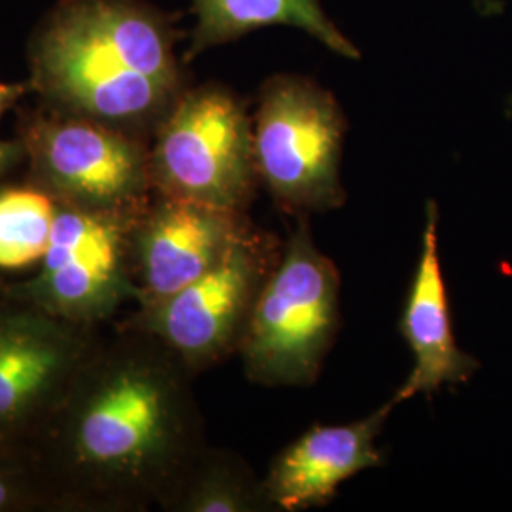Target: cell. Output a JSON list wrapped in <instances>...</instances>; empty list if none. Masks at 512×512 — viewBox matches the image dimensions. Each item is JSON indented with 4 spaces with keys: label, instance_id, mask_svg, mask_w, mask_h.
Returning <instances> with one entry per match:
<instances>
[{
    "label": "cell",
    "instance_id": "obj_6",
    "mask_svg": "<svg viewBox=\"0 0 512 512\" xmlns=\"http://www.w3.org/2000/svg\"><path fill=\"white\" fill-rule=\"evenodd\" d=\"M395 399L368 418L348 425H317L274 459L262 484L266 499L281 511L323 507L351 476L382 465L376 439Z\"/></svg>",
    "mask_w": 512,
    "mask_h": 512
},
{
    "label": "cell",
    "instance_id": "obj_17",
    "mask_svg": "<svg viewBox=\"0 0 512 512\" xmlns=\"http://www.w3.org/2000/svg\"><path fill=\"white\" fill-rule=\"evenodd\" d=\"M4 156H6V150H4V147L0 145V162H2V158H4Z\"/></svg>",
    "mask_w": 512,
    "mask_h": 512
},
{
    "label": "cell",
    "instance_id": "obj_8",
    "mask_svg": "<svg viewBox=\"0 0 512 512\" xmlns=\"http://www.w3.org/2000/svg\"><path fill=\"white\" fill-rule=\"evenodd\" d=\"M243 238L230 209L171 198L150 222L143 243L148 291L160 302L183 291Z\"/></svg>",
    "mask_w": 512,
    "mask_h": 512
},
{
    "label": "cell",
    "instance_id": "obj_15",
    "mask_svg": "<svg viewBox=\"0 0 512 512\" xmlns=\"http://www.w3.org/2000/svg\"><path fill=\"white\" fill-rule=\"evenodd\" d=\"M18 95L19 88H16V86L0 84V116H2L4 110L8 109V105H10Z\"/></svg>",
    "mask_w": 512,
    "mask_h": 512
},
{
    "label": "cell",
    "instance_id": "obj_16",
    "mask_svg": "<svg viewBox=\"0 0 512 512\" xmlns=\"http://www.w3.org/2000/svg\"><path fill=\"white\" fill-rule=\"evenodd\" d=\"M6 497H8V488L0 482V507L4 505V501H6Z\"/></svg>",
    "mask_w": 512,
    "mask_h": 512
},
{
    "label": "cell",
    "instance_id": "obj_5",
    "mask_svg": "<svg viewBox=\"0 0 512 512\" xmlns=\"http://www.w3.org/2000/svg\"><path fill=\"white\" fill-rule=\"evenodd\" d=\"M275 264L266 245L239 239L207 274L162 300L156 327L190 359L217 355L241 323L247 325L256 296Z\"/></svg>",
    "mask_w": 512,
    "mask_h": 512
},
{
    "label": "cell",
    "instance_id": "obj_11",
    "mask_svg": "<svg viewBox=\"0 0 512 512\" xmlns=\"http://www.w3.org/2000/svg\"><path fill=\"white\" fill-rule=\"evenodd\" d=\"M192 6L196 25L188 57L270 25L296 27L334 54L361 57L357 46L330 21L321 0H192Z\"/></svg>",
    "mask_w": 512,
    "mask_h": 512
},
{
    "label": "cell",
    "instance_id": "obj_7",
    "mask_svg": "<svg viewBox=\"0 0 512 512\" xmlns=\"http://www.w3.org/2000/svg\"><path fill=\"white\" fill-rule=\"evenodd\" d=\"M437 220V205L427 203L420 262L401 319V332L414 353V368L393 397L397 404L421 393L431 395L442 385L463 384L478 368L475 357L459 349L452 332L446 283L440 270Z\"/></svg>",
    "mask_w": 512,
    "mask_h": 512
},
{
    "label": "cell",
    "instance_id": "obj_9",
    "mask_svg": "<svg viewBox=\"0 0 512 512\" xmlns=\"http://www.w3.org/2000/svg\"><path fill=\"white\" fill-rule=\"evenodd\" d=\"M37 156L48 177L74 196L112 202L143 183V152L124 135L88 122L38 129Z\"/></svg>",
    "mask_w": 512,
    "mask_h": 512
},
{
    "label": "cell",
    "instance_id": "obj_1",
    "mask_svg": "<svg viewBox=\"0 0 512 512\" xmlns=\"http://www.w3.org/2000/svg\"><path fill=\"white\" fill-rule=\"evenodd\" d=\"M33 67L46 92L112 122L169 112L181 97L171 21L141 0H61Z\"/></svg>",
    "mask_w": 512,
    "mask_h": 512
},
{
    "label": "cell",
    "instance_id": "obj_10",
    "mask_svg": "<svg viewBox=\"0 0 512 512\" xmlns=\"http://www.w3.org/2000/svg\"><path fill=\"white\" fill-rule=\"evenodd\" d=\"M169 435V397L154 378H116L80 423V450L99 463H129L156 454Z\"/></svg>",
    "mask_w": 512,
    "mask_h": 512
},
{
    "label": "cell",
    "instance_id": "obj_14",
    "mask_svg": "<svg viewBox=\"0 0 512 512\" xmlns=\"http://www.w3.org/2000/svg\"><path fill=\"white\" fill-rule=\"evenodd\" d=\"M59 349L29 332L0 334V418L16 414L44 389L59 366Z\"/></svg>",
    "mask_w": 512,
    "mask_h": 512
},
{
    "label": "cell",
    "instance_id": "obj_2",
    "mask_svg": "<svg viewBox=\"0 0 512 512\" xmlns=\"http://www.w3.org/2000/svg\"><path fill=\"white\" fill-rule=\"evenodd\" d=\"M340 277L302 219L264 281L243 330V355L256 382L311 385L338 329Z\"/></svg>",
    "mask_w": 512,
    "mask_h": 512
},
{
    "label": "cell",
    "instance_id": "obj_13",
    "mask_svg": "<svg viewBox=\"0 0 512 512\" xmlns=\"http://www.w3.org/2000/svg\"><path fill=\"white\" fill-rule=\"evenodd\" d=\"M54 220V205L40 192L0 194V268H25L44 258Z\"/></svg>",
    "mask_w": 512,
    "mask_h": 512
},
{
    "label": "cell",
    "instance_id": "obj_12",
    "mask_svg": "<svg viewBox=\"0 0 512 512\" xmlns=\"http://www.w3.org/2000/svg\"><path fill=\"white\" fill-rule=\"evenodd\" d=\"M114 230L82 213L55 215L48 251L46 281L57 300L80 304L99 293L116 272Z\"/></svg>",
    "mask_w": 512,
    "mask_h": 512
},
{
    "label": "cell",
    "instance_id": "obj_3",
    "mask_svg": "<svg viewBox=\"0 0 512 512\" xmlns=\"http://www.w3.org/2000/svg\"><path fill=\"white\" fill-rule=\"evenodd\" d=\"M346 118L334 95L306 76L275 74L260 90L253 120L258 179L294 211H329L340 181Z\"/></svg>",
    "mask_w": 512,
    "mask_h": 512
},
{
    "label": "cell",
    "instance_id": "obj_4",
    "mask_svg": "<svg viewBox=\"0 0 512 512\" xmlns=\"http://www.w3.org/2000/svg\"><path fill=\"white\" fill-rule=\"evenodd\" d=\"M156 181L171 198L234 211L258 177L253 122L220 86L183 93L165 114L152 154Z\"/></svg>",
    "mask_w": 512,
    "mask_h": 512
}]
</instances>
